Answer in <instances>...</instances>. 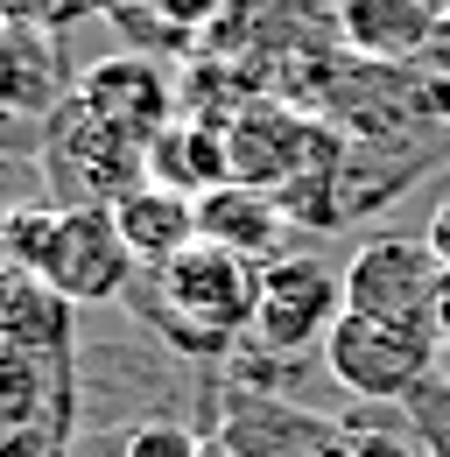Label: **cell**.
<instances>
[{"label": "cell", "mask_w": 450, "mask_h": 457, "mask_svg": "<svg viewBox=\"0 0 450 457\" xmlns=\"http://www.w3.org/2000/svg\"><path fill=\"white\" fill-rule=\"evenodd\" d=\"M197 451H204V436L190 422H176V415H155V422L127 429V444H120V457H197Z\"/></svg>", "instance_id": "2e32d148"}, {"label": "cell", "mask_w": 450, "mask_h": 457, "mask_svg": "<svg viewBox=\"0 0 450 457\" xmlns=\"http://www.w3.org/2000/svg\"><path fill=\"white\" fill-rule=\"evenodd\" d=\"M444 282H450V268L422 232H373V239L345 261V310L437 324Z\"/></svg>", "instance_id": "ba28073f"}, {"label": "cell", "mask_w": 450, "mask_h": 457, "mask_svg": "<svg viewBox=\"0 0 450 457\" xmlns=\"http://www.w3.org/2000/svg\"><path fill=\"white\" fill-rule=\"evenodd\" d=\"M288 212H281L275 190H261V183H219V190H204L197 197V239H212V246H232L239 261H254V268H268L281 261V246H288Z\"/></svg>", "instance_id": "8fae6325"}, {"label": "cell", "mask_w": 450, "mask_h": 457, "mask_svg": "<svg viewBox=\"0 0 450 457\" xmlns=\"http://www.w3.org/2000/svg\"><path fill=\"white\" fill-rule=\"evenodd\" d=\"M141 7H148L162 29H176L183 43H190V36H212L225 14H232V0H141Z\"/></svg>", "instance_id": "ac0fdd59"}, {"label": "cell", "mask_w": 450, "mask_h": 457, "mask_svg": "<svg viewBox=\"0 0 450 457\" xmlns=\"http://www.w3.org/2000/svg\"><path fill=\"white\" fill-rule=\"evenodd\" d=\"M36 275L71 310H99V303H127L141 261L120 239L112 212H56L50 197H43L36 204Z\"/></svg>", "instance_id": "277c9868"}, {"label": "cell", "mask_w": 450, "mask_h": 457, "mask_svg": "<svg viewBox=\"0 0 450 457\" xmlns=\"http://www.w3.org/2000/svg\"><path fill=\"white\" fill-rule=\"evenodd\" d=\"M197 457H239V451H232V444H225L219 429H212V436H204V451H197Z\"/></svg>", "instance_id": "7402d4cb"}, {"label": "cell", "mask_w": 450, "mask_h": 457, "mask_svg": "<svg viewBox=\"0 0 450 457\" xmlns=\"http://www.w3.org/2000/svg\"><path fill=\"white\" fill-rule=\"evenodd\" d=\"M437 366H444V331L437 324H408V317L345 310L331 324V338H324V373L359 401H394L401 408Z\"/></svg>", "instance_id": "3957f363"}, {"label": "cell", "mask_w": 450, "mask_h": 457, "mask_svg": "<svg viewBox=\"0 0 450 457\" xmlns=\"http://www.w3.org/2000/svg\"><path fill=\"white\" fill-rule=\"evenodd\" d=\"M254 295L261 268L239 261L232 246H183L162 268H141L127 288V310L176 352V359H225L232 345L254 331Z\"/></svg>", "instance_id": "6da1fadb"}, {"label": "cell", "mask_w": 450, "mask_h": 457, "mask_svg": "<svg viewBox=\"0 0 450 457\" xmlns=\"http://www.w3.org/2000/svg\"><path fill=\"white\" fill-rule=\"evenodd\" d=\"M444 14H450V0H444Z\"/></svg>", "instance_id": "cb8c5ba5"}, {"label": "cell", "mask_w": 450, "mask_h": 457, "mask_svg": "<svg viewBox=\"0 0 450 457\" xmlns=\"http://www.w3.org/2000/svg\"><path fill=\"white\" fill-rule=\"evenodd\" d=\"M338 317H345V275H331L324 261L281 253V261L261 268V295H254V345H261V359L324 352Z\"/></svg>", "instance_id": "52a82bcc"}, {"label": "cell", "mask_w": 450, "mask_h": 457, "mask_svg": "<svg viewBox=\"0 0 450 457\" xmlns=\"http://www.w3.org/2000/svg\"><path fill=\"white\" fill-rule=\"evenodd\" d=\"M401 422H408L422 457H450V366H437L415 395L401 401Z\"/></svg>", "instance_id": "9a60e30c"}, {"label": "cell", "mask_w": 450, "mask_h": 457, "mask_svg": "<svg viewBox=\"0 0 450 457\" xmlns=\"http://www.w3.org/2000/svg\"><path fill=\"white\" fill-rule=\"evenodd\" d=\"M437 331H444V359H450V282H444V303H437Z\"/></svg>", "instance_id": "44dd1931"}, {"label": "cell", "mask_w": 450, "mask_h": 457, "mask_svg": "<svg viewBox=\"0 0 450 457\" xmlns=\"http://www.w3.org/2000/svg\"><path fill=\"white\" fill-rule=\"evenodd\" d=\"M345 155H352L345 127H324L317 113H296L281 99H254L246 113L225 120V162L239 183H261V190H281L310 170H338Z\"/></svg>", "instance_id": "8992f818"}, {"label": "cell", "mask_w": 450, "mask_h": 457, "mask_svg": "<svg viewBox=\"0 0 450 457\" xmlns=\"http://www.w3.org/2000/svg\"><path fill=\"white\" fill-rule=\"evenodd\" d=\"M36 170H43V190H50L56 212H112L127 190L148 183V148L71 92V106L56 113Z\"/></svg>", "instance_id": "7a4b0ae2"}, {"label": "cell", "mask_w": 450, "mask_h": 457, "mask_svg": "<svg viewBox=\"0 0 450 457\" xmlns=\"http://www.w3.org/2000/svg\"><path fill=\"white\" fill-rule=\"evenodd\" d=\"M0 352H71V303L43 275L0 282Z\"/></svg>", "instance_id": "5bb4252c"}, {"label": "cell", "mask_w": 450, "mask_h": 457, "mask_svg": "<svg viewBox=\"0 0 450 457\" xmlns=\"http://www.w3.org/2000/svg\"><path fill=\"white\" fill-rule=\"evenodd\" d=\"M36 275V204H0V282Z\"/></svg>", "instance_id": "e0dca14e"}, {"label": "cell", "mask_w": 450, "mask_h": 457, "mask_svg": "<svg viewBox=\"0 0 450 457\" xmlns=\"http://www.w3.org/2000/svg\"><path fill=\"white\" fill-rule=\"evenodd\" d=\"M148 183L183 190V197H204V190L232 183V162H225V127H219V120L176 113L162 134L148 141Z\"/></svg>", "instance_id": "7c38bea8"}, {"label": "cell", "mask_w": 450, "mask_h": 457, "mask_svg": "<svg viewBox=\"0 0 450 457\" xmlns=\"http://www.w3.org/2000/svg\"><path fill=\"white\" fill-rule=\"evenodd\" d=\"M71 63L56 29L7 21L0 29V162H43L56 113L71 106Z\"/></svg>", "instance_id": "5b68a950"}, {"label": "cell", "mask_w": 450, "mask_h": 457, "mask_svg": "<svg viewBox=\"0 0 450 457\" xmlns=\"http://www.w3.org/2000/svg\"><path fill=\"white\" fill-rule=\"evenodd\" d=\"M338 29H345V50L359 63L401 71L450 29V14L444 0H338Z\"/></svg>", "instance_id": "30bf717a"}, {"label": "cell", "mask_w": 450, "mask_h": 457, "mask_svg": "<svg viewBox=\"0 0 450 457\" xmlns=\"http://www.w3.org/2000/svg\"><path fill=\"white\" fill-rule=\"evenodd\" d=\"M437 253H444V268H450V183H444V197H437V212H429V232H422Z\"/></svg>", "instance_id": "d6986e66"}, {"label": "cell", "mask_w": 450, "mask_h": 457, "mask_svg": "<svg viewBox=\"0 0 450 457\" xmlns=\"http://www.w3.org/2000/svg\"><path fill=\"white\" fill-rule=\"evenodd\" d=\"M112 226H120V239L134 246L141 268H162L169 253L197 246V197L162 190V183H141V190H127V197L112 204Z\"/></svg>", "instance_id": "4fadbf2b"}, {"label": "cell", "mask_w": 450, "mask_h": 457, "mask_svg": "<svg viewBox=\"0 0 450 457\" xmlns=\"http://www.w3.org/2000/svg\"><path fill=\"white\" fill-rule=\"evenodd\" d=\"M78 99H85L99 120H112L120 134H134L141 148H148L176 113H183V85H176V78H169V63H155L148 50L99 57L85 78H78Z\"/></svg>", "instance_id": "9c48e42d"}, {"label": "cell", "mask_w": 450, "mask_h": 457, "mask_svg": "<svg viewBox=\"0 0 450 457\" xmlns=\"http://www.w3.org/2000/svg\"><path fill=\"white\" fill-rule=\"evenodd\" d=\"M120 7H134V0H63V14H71V21H78V14H120Z\"/></svg>", "instance_id": "ffe728a7"}, {"label": "cell", "mask_w": 450, "mask_h": 457, "mask_svg": "<svg viewBox=\"0 0 450 457\" xmlns=\"http://www.w3.org/2000/svg\"><path fill=\"white\" fill-rule=\"evenodd\" d=\"M0 29H7V7H0Z\"/></svg>", "instance_id": "603a6c76"}]
</instances>
